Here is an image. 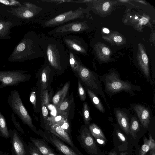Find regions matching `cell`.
Wrapping results in <instances>:
<instances>
[{
    "label": "cell",
    "mask_w": 155,
    "mask_h": 155,
    "mask_svg": "<svg viewBox=\"0 0 155 155\" xmlns=\"http://www.w3.org/2000/svg\"><path fill=\"white\" fill-rule=\"evenodd\" d=\"M128 0H119V1L122 2H127L129 1Z\"/></svg>",
    "instance_id": "50"
},
{
    "label": "cell",
    "mask_w": 155,
    "mask_h": 155,
    "mask_svg": "<svg viewBox=\"0 0 155 155\" xmlns=\"http://www.w3.org/2000/svg\"><path fill=\"white\" fill-rule=\"evenodd\" d=\"M115 132L120 140L123 142L126 141V138L124 135L120 131L119 129L115 130Z\"/></svg>",
    "instance_id": "38"
},
{
    "label": "cell",
    "mask_w": 155,
    "mask_h": 155,
    "mask_svg": "<svg viewBox=\"0 0 155 155\" xmlns=\"http://www.w3.org/2000/svg\"><path fill=\"white\" fill-rule=\"evenodd\" d=\"M53 134L70 146L78 155H83L75 146L72 141L71 135L56 124L47 125L45 128Z\"/></svg>",
    "instance_id": "14"
},
{
    "label": "cell",
    "mask_w": 155,
    "mask_h": 155,
    "mask_svg": "<svg viewBox=\"0 0 155 155\" xmlns=\"http://www.w3.org/2000/svg\"><path fill=\"white\" fill-rule=\"evenodd\" d=\"M0 3L5 5L13 6L15 5H20V3L15 0H0Z\"/></svg>",
    "instance_id": "36"
},
{
    "label": "cell",
    "mask_w": 155,
    "mask_h": 155,
    "mask_svg": "<svg viewBox=\"0 0 155 155\" xmlns=\"http://www.w3.org/2000/svg\"><path fill=\"white\" fill-rule=\"evenodd\" d=\"M102 51L103 53L105 55H108L110 53V50L106 47H104L102 48Z\"/></svg>",
    "instance_id": "42"
},
{
    "label": "cell",
    "mask_w": 155,
    "mask_h": 155,
    "mask_svg": "<svg viewBox=\"0 0 155 155\" xmlns=\"http://www.w3.org/2000/svg\"><path fill=\"white\" fill-rule=\"evenodd\" d=\"M108 155H117V154L116 152L114 151L109 153Z\"/></svg>",
    "instance_id": "47"
},
{
    "label": "cell",
    "mask_w": 155,
    "mask_h": 155,
    "mask_svg": "<svg viewBox=\"0 0 155 155\" xmlns=\"http://www.w3.org/2000/svg\"><path fill=\"white\" fill-rule=\"evenodd\" d=\"M69 82L66 83L62 89L59 91L53 97L52 102L57 108L64 100L69 89Z\"/></svg>",
    "instance_id": "18"
},
{
    "label": "cell",
    "mask_w": 155,
    "mask_h": 155,
    "mask_svg": "<svg viewBox=\"0 0 155 155\" xmlns=\"http://www.w3.org/2000/svg\"><path fill=\"white\" fill-rule=\"evenodd\" d=\"M149 155H155V150H150Z\"/></svg>",
    "instance_id": "45"
},
{
    "label": "cell",
    "mask_w": 155,
    "mask_h": 155,
    "mask_svg": "<svg viewBox=\"0 0 155 155\" xmlns=\"http://www.w3.org/2000/svg\"><path fill=\"white\" fill-rule=\"evenodd\" d=\"M62 41L68 49L77 54L85 55L87 54V46L84 40L74 35H67L62 38Z\"/></svg>",
    "instance_id": "13"
},
{
    "label": "cell",
    "mask_w": 155,
    "mask_h": 155,
    "mask_svg": "<svg viewBox=\"0 0 155 155\" xmlns=\"http://www.w3.org/2000/svg\"><path fill=\"white\" fill-rule=\"evenodd\" d=\"M66 53L68 62L70 66L74 71L77 72L82 64L80 58L76 54L70 50L68 49Z\"/></svg>",
    "instance_id": "19"
},
{
    "label": "cell",
    "mask_w": 155,
    "mask_h": 155,
    "mask_svg": "<svg viewBox=\"0 0 155 155\" xmlns=\"http://www.w3.org/2000/svg\"><path fill=\"white\" fill-rule=\"evenodd\" d=\"M137 1L138 2H141V3H144V2L143 1Z\"/></svg>",
    "instance_id": "51"
},
{
    "label": "cell",
    "mask_w": 155,
    "mask_h": 155,
    "mask_svg": "<svg viewBox=\"0 0 155 155\" xmlns=\"http://www.w3.org/2000/svg\"><path fill=\"white\" fill-rule=\"evenodd\" d=\"M0 135L5 138H10L5 119L0 111Z\"/></svg>",
    "instance_id": "25"
},
{
    "label": "cell",
    "mask_w": 155,
    "mask_h": 155,
    "mask_svg": "<svg viewBox=\"0 0 155 155\" xmlns=\"http://www.w3.org/2000/svg\"><path fill=\"white\" fill-rule=\"evenodd\" d=\"M86 90L88 95L94 106L101 113L104 114L105 111V108L97 95L87 88H86Z\"/></svg>",
    "instance_id": "22"
},
{
    "label": "cell",
    "mask_w": 155,
    "mask_h": 155,
    "mask_svg": "<svg viewBox=\"0 0 155 155\" xmlns=\"http://www.w3.org/2000/svg\"><path fill=\"white\" fill-rule=\"evenodd\" d=\"M3 7V6H1V7H0H0Z\"/></svg>",
    "instance_id": "53"
},
{
    "label": "cell",
    "mask_w": 155,
    "mask_h": 155,
    "mask_svg": "<svg viewBox=\"0 0 155 155\" xmlns=\"http://www.w3.org/2000/svg\"><path fill=\"white\" fill-rule=\"evenodd\" d=\"M140 124L136 114H131L129 127L130 134L134 139L137 138V133L140 130Z\"/></svg>",
    "instance_id": "21"
},
{
    "label": "cell",
    "mask_w": 155,
    "mask_h": 155,
    "mask_svg": "<svg viewBox=\"0 0 155 155\" xmlns=\"http://www.w3.org/2000/svg\"><path fill=\"white\" fill-rule=\"evenodd\" d=\"M41 111L43 117L45 128L46 127L48 124V111L47 107L45 105L41 106Z\"/></svg>",
    "instance_id": "34"
},
{
    "label": "cell",
    "mask_w": 155,
    "mask_h": 155,
    "mask_svg": "<svg viewBox=\"0 0 155 155\" xmlns=\"http://www.w3.org/2000/svg\"><path fill=\"white\" fill-rule=\"evenodd\" d=\"M150 150H155V142L151 134L149 136Z\"/></svg>",
    "instance_id": "39"
},
{
    "label": "cell",
    "mask_w": 155,
    "mask_h": 155,
    "mask_svg": "<svg viewBox=\"0 0 155 155\" xmlns=\"http://www.w3.org/2000/svg\"><path fill=\"white\" fill-rule=\"evenodd\" d=\"M78 4L68 9L56 12V14L43 19L40 23L43 28L56 27L73 21L84 20L87 10Z\"/></svg>",
    "instance_id": "4"
},
{
    "label": "cell",
    "mask_w": 155,
    "mask_h": 155,
    "mask_svg": "<svg viewBox=\"0 0 155 155\" xmlns=\"http://www.w3.org/2000/svg\"><path fill=\"white\" fill-rule=\"evenodd\" d=\"M9 21H5L4 20H0V38L2 37H7L8 36V33L9 32V30L12 27L11 25L10 24Z\"/></svg>",
    "instance_id": "26"
},
{
    "label": "cell",
    "mask_w": 155,
    "mask_h": 155,
    "mask_svg": "<svg viewBox=\"0 0 155 155\" xmlns=\"http://www.w3.org/2000/svg\"><path fill=\"white\" fill-rule=\"evenodd\" d=\"M38 36L45 63L55 69H62L68 62L64 44L59 39L43 33Z\"/></svg>",
    "instance_id": "1"
},
{
    "label": "cell",
    "mask_w": 155,
    "mask_h": 155,
    "mask_svg": "<svg viewBox=\"0 0 155 155\" xmlns=\"http://www.w3.org/2000/svg\"><path fill=\"white\" fill-rule=\"evenodd\" d=\"M87 21L84 20L73 21L55 27L48 32L53 37L61 38L71 33H81L88 29Z\"/></svg>",
    "instance_id": "7"
},
{
    "label": "cell",
    "mask_w": 155,
    "mask_h": 155,
    "mask_svg": "<svg viewBox=\"0 0 155 155\" xmlns=\"http://www.w3.org/2000/svg\"><path fill=\"white\" fill-rule=\"evenodd\" d=\"M130 111L134 112L142 126L144 128H148L150 121L153 117L151 108L139 103L130 105Z\"/></svg>",
    "instance_id": "11"
},
{
    "label": "cell",
    "mask_w": 155,
    "mask_h": 155,
    "mask_svg": "<svg viewBox=\"0 0 155 155\" xmlns=\"http://www.w3.org/2000/svg\"><path fill=\"white\" fill-rule=\"evenodd\" d=\"M77 139L81 147L91 155L97 154L96 142L86 126H81Z\"/></svg>",
    "instance_id": "10"
},
{
    "label": "cell",
    "mask_w": 155,
    "mask_h": 155,
    "mask_svg": "<svg viewBox=\"0 0 155 155\" xmlns=\"http://www.w3.org/2000/svg\"><path fill=\"white\" fill-rule=\"evenodd\" d=\"M90 113L89 107L88 104L86 102L84 103L83 107L82 114L85 125L86 126H89L91 120Z\"/></svg>",
    "instance_id": "27"
},
{
    "label": "cell",
    "mask_w": 155,
    "mask_h": 155,
    "mask_svg": "<svg viewBox=\"0 0 155 155\" xmlns=\"http://www.w3.org/2000/svg\"><path fill=\"white\" fill-rule=\"evenodd\" d=\"M110 4L108 2H105L102 6V9L103 11H107L110 7Z\"/></svg>",
    "instance_id": "40"
},
{
    "label": "cell",
    "mask_w": 155,
    "mask_h": 155,
    "mask_svg": "<svg viewBox=\"0 0 155 155\" xmlns=\"http://www.w3.org/2000/svg\"><path fill=\"white\" fill-rule=\"evenodd\" d=\"M88 129L96 141L99 139L105 141L107 140L102 130L95 124L93 123L90 124L88 126Z\"/></svg>",
    "instance_id": "23"
},
{
    "label": "cell",
    "mask_w": 155,
    "mask_h": 155,
    "mask_svg": "<svg viewBox=\"0 0 155 155\" xmlns=\"http://www.w3.org/2000/svg\"><path fill=\"white\" fill-rule=\"evenodd\" d=\"M58 125L71 135V129L68 119L64 120Z\"/></svg>",
    "instance_id": "33"
},
{
    "label": "cell",
    "mask_w": 155,
    "mask_h": 155,
    "mask_svg": "<svg viewBox=\"0 0 155 155\" xmlns=\"http://www.w3.org/2000/svg\"><path fill=\"white\" fill-rule=\"evenodd\" d=\"M40 98L41 105H45L48 107L49 103V97L47 89L41 90Z\"/></svg>",
    "instance_id": "28"
},
{
    "label": "cell",
    "mask_w": 155,
    "mask_h": 155,
    "mask_svg": "<svg viewBox=\"0 0 155 155\" xmlns=\"http://www.w3.org/2000/svg\"><path fill=\"white\" fill-rule=\"evenodd\" d=\"M12 143V155H31L28 145L15 129L9 131Z\"/></svg>",
    "instance_id": "12"
},
{
    "label": "cell",
    "mask_w": 155,
    "mask_h": 155,
    "mask_svg": "<svg viewBox=\"0 0 155 155\" xmlns=\"http://www.w3.org/2000/svg\"><path fill=\"white\" fill-rule=\"evenodd\" d=\"M68 119V116L67 112L59 113L58 112L57 115L56 116L48 118V124L47 126L52 124L58 125L64 120Z\"/></svg>",
    "instance_id": "24"
},
{
    "label": "cell",
    "mask_w": 155,
    "mask_h": 155,
    "mask_svg": "<svg viewBox=\"0 0 155 155\" xmlns=\"http://www.w3.org/2000/svg\"><path fill=\"white\" fill-rule=\"evenodd\" d=\"M47 155H62L60 153H58L56 152H55L54 150H53V151L49 153Z\"/></svg>",
    "instance_id": "44"
},
{
    "label": "cell",
    "mask_w": 155,
    "mask_h": 155,
    "mask_svg": "<svg viewBox=\"0 0 155 155\" xmlns=\"http://www.w3.org/2000/svg\"><path fill=\"white\" fill-rule=\"evenodd\" d=\"M135 18H136V19H137V17H135Z\"/></svg>",
    "instance_id": "52"
},
{
    "label": "cell",
    "mask_w": 155,
    "mask_h": 155,
    "mask_svg": "<svg viewBox=\"0 0 155 155\" xmlns=\"http://www.w3.org/2000/svg\"><path fill=\"white\" fill-rule=\"evenodd\" d=\"M127 153L126 152H121L120 153V155H127Z\"/></svg>",
    "instance_id": "48"
},
{
    "label": "cell",
    "mask_w": 155,
    "mask_h": 155,
    "mask_svg": "<svg viewBox=\"0 0 155 155\" xmlns=\"http://www.w3.org/2000/svg\"><path fill=\"white\" fill-rule=\"evenodd\" d=\"M30 139L31 142L36 146L42 155H47L54 150L43 139L34 138L31 137H30Z\"/></svg>",
    "instance_id": "17"
},
{
    "label": "cell",
    "mask_w": 155,
    "mask_h": 155,
    "mask_svg": "<svg viewBox=\"0 0 155 155\" xmlns=\"http://www.w3.org/2000/svg\"><path fill=\"white\" fill-rule=\"evenodd\" d=\"M103 31L104 32L107 34L109 33L110 32L109 30L106 28H104L103 29Z\"/></svg>",
    "instance_id": "46"
},
{
    "label": "cell",
    "mask_w": 155,
    "mask_h": 155,
    "mask_svg": "<svg viewBox=\"0 0 155 155\" xmlns=\"http://www.w3.org/2000/svg\"><path fill=\"white\" fill-rule=\"evenodd\" d=\"M100 79L104 86V92L110 98L122 91L134 96L135 95V91H141L140 85H134L128 80H122L119 72L114 69L110 70L108 73L100 77Z\"/></svg>",
    "instance_id": "3"
},
{
    "label": "cell",
    "mask_w": 155,
    "mask_h": 155,
    "mask_svg": "<svg viewBox=\"0 0 155 155\" xmlns=\"http://www.w3.org/2000/svg\"><path fill=\"white\" fill-rule=\"evenodd\" d=\"M51 71V67L47 64L45 63L41 72L40 82L41 90L47 89Z\"/></svg>",
    "instance_id": "20"
},
{
    "label": "cell",
    "mask_w": 155,
    "mask_h": 155,
    "mask_svg": "<svg viewBox=\"0 0 155 155\" xmlns=\"http://www.w3.org/2000/svg\"><path fill=\"white\" fill-rule=\"evenodd\" d=\"M77 73L86 88L91 90L96 94L100 95L103 99L110 111V107L103 91L100 77L97 74L82 64Z\"/></svg>",
    "instance_id": "5"
},
{
    "label": "cell",
    "mask_w": 155,
    "mask_h": 155,
    "mask_svg": "<svg viewBox=\"0 0 155 155\" xmlns=\"http://www.w3.org/2000/svg\"><path fill=\"white\" fill-rule=\"evenodd\" d=\"M113 39L114 41L117 42H120L122 41V38L120 36H117L114 37Z\"/></svg>",
    "instance_id": "43"
},
{
    "label": "cell",
    "mask_w": 155,
    "mask_h": 155,
    "mask_svg": "<svg viewBox=\"0 0 155 155\" xmlns=\"http://www.w3.org/2000/svg\"><path fill=\"white\" fill-rule=\"evenodd\" d=\"M39 43L38 35L33 31L27 33L9 57L12 62L21 61L44 57Z\"/></svg>",
    "instance_id": "2"
},
{
    "label": "cell",
    "mask_w": 155,
    "mask_h": 155,
    "mask_svg": "<svg viewBox=\"0 0 155 155\" xmlns=\"http://www.w3.org/2000/svg\"><path fill=\"white\" fill-rule=\"evenodd\" d=\"M69 106V101L68 98L66 99L57 108V111L59 113L67 112Z\"/></svg>",
    "instance_id": "30"
},
{
    "label": "cell",
    "mask_w": 155,
    "mask_h": 155,
    "mask_svg": "<svg viewBox=\"0 0 155 155\" xmlns=\"http://www.w3.org/2000/svg\"><path fill=\"white\" fill-rule=\"evenodd\" d=\"M78 94L80 99L82 101H85L86 99V92L79 81H78Z\"/></svg>",
    "instance_id": "32"
},
{
    "label": "cell",
    "mask_w": 155,
    "mask_h": 155,
    "mask_svg": "<svg viewBox=\"0 0 155 155\" xmlns=\"http://www.w3.org/2000/svg\"><path fill=\"white\" fill-rule=\"evenodd\" d=\"M0 155H7L3 153L2 152V151H0Z\"/></svg>",
    "instance_id": "49"
},
{
    "label": "cell",
    "mask_w": 155,
    "mask_h": 155,
    "mask_svg": "<svg viewBox=\"0 0 155 155\" xmlns=\"http://www.w3.org/2000/svg\"><path fill=\"white\" fill-rule=\"evenodd\" d=\"M30 76L22 70L0 71V89L7 86H16L29 80Z\"/></svg>",
    "instance_id": "8"
},
{
    "label": "cell",
    "mask_w": 155,
    "mask_h": 155,
    "mask_svg": "<svg viewBox=\"0 0 155 155\" xmlns=\"http://www.w3.org/2000/svg\"><path fill=\"white\" fill-rule=\"evenodd\" d=\"M30 101L33 105L34 108H35L36 107V97L35 92L32 91L30 94Z\"/></svg>",
    "instance_id": "37"
},
{
    "label": "cell",
    "mask_w": 155,
    "mask_h": 155,
    "mask_svg": "<svg viewBox=\"0 0 155 155\" xmlns=\"http://www.w3.org/2000/svg\"><path fill=\"white\" fill-rule=\"evenodd\" d=\"M11 117L12 121L14 123L15 127L21 132L24 134H25V132L22 128L21 127L19 123L16 121V118L14 116V113H12Z\"/></svg>",
    "instance_id": "35"
},
{
    "label": "cell",
    "mask_w": 155,
    "mask_h": 155,
    "mask_svg": "<svg viewBox=\"0 0 155 155\" xmlns=\"http://www.w3.org/2000/svg\"><path fill=\"white\" fill-rule=\"evenodd\" d=\"M114 114L120 127L127 135L130 134V124L131 114L129 109L117 107Z\"/></svg>",
    "instance_id": "15"
},
{
    "label": "cell",
    "mask_w": 155,
    "mask_h": 155,
    "mask_svg": "<svg viewBox=\"0 0 155 155\" xmlns=\"http://www.w3.org/2000/svg\"><path fill=\"white\" fill-rule=\"evenodd\" d=\"M148 20L147 18L145 17H143L139 21V23L141 25H145L148 22Z\"/></svg>",
    "instance_id": "41"
},
{
    "label": "cell",
    "mask_w": 155,
    "mask_h": 155,
    "mask_svg": "<svg viewBox=\"0 0 155 155\" xmlns=\"http://www.w3.org/2000/svg\"><path fill=\"white\" fill-rule=\"evenodd\" d=\"M143 140L144 143L140 149L138 155H145L150 150L149 140L144 136Z\"/></svg>",
    "instance_id": "29"
},
{
    "label": "cell",
    "mask_w": 155,
    "mask_h": 155,
    "mask_svg": "<svg viewBox=\"0 0 155 155\" xmlns=\"http://www.w3.org/2000/svg\"><path fill=\"white\" fill-rule=\"evenodd\" d=\"M39 135L53 145L62 155H78L70 146L53 134L47 130L38 131Z\"/></svg>",
    "instance_id": "9"
},
{
    "label": "cell",
    "mask_w": 155,
    "mask_h": 155,
    "mask_svg": "<svg viewBox=\"0 0 155 155\" xmlns=\"http://www.w3.org/2000/svg\"><path fill=\"white\" fill-rule=\"evenodd\" d=\"M8 103L13 113L16 114L24 124L27 125L33 131L39 135V133L33 124L31 117L25 108L18 92L12 90L8 97Z\"/></svg>",
    "instance_id": "6"
},
{
    "label": "cell",
    "mask_w": 155,
    "mask_h": 155,
    "mask_svg": "<svg viewBox=\"0 0 155 155\" xmlns=\"http://www.w3.org/2000/svg\"><path fill=\"white\" fill-rule=\"evenodd\" d=\"M28 146L31 155H42L36 146L31 142H29Z\"/></svg>",
    "instance_id": "31"
},
{
    "label": "cell",
    "mask_w": 155,
    "mask_h": 155,
    "mask_svg": "<svg viewBox=\"0 0 155 155\" xmlns=\"http://www.w3.org/2000/svg\"><path fill=\"white\" fill-rule=\"evenodd\" d=\"M140 53L137 56L138 64L141 71L147 81L150 79V73L149 67L148 57L143 49L139 46Z\"/></svg>",
    "instance_id": "16"
}]
</instances>
